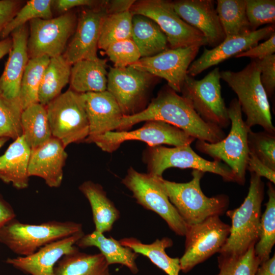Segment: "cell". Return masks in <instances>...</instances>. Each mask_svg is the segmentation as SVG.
Instances as JSON below:
<instances>
[{"label": "cell", "instance_id": "11", "mask_svg": "<svg viewBox=\"0 0 275 275\" xmlns=\"http://www.w3.org/2000/svg\"><path fill=\"white\" fill-rule=\"evenodd\" d=\"M145 158L148 173L154 176L162 177L163 172L170 168H191L218 175L227 181L236 182L235 175L227 165L221 161H211L203 158L190 145L173 148L161 145L149 147L146 151Z\"/></svg>", "mask_w": 275, "mask_h": 275}, {"label": "cell", "instance_id": "6", "mask_svg": "<svg viewBox=\"0 0 275 275\" xmlns=\"http://www.w3.org/2000/svg\"><path fill=\"white\" fill-rule=\"evenodd\" d=\"M82 225L71 221H48L33 225L15 218L0 231V242L19 256H26L41 247L82 232Z\"/></svg>", "mask_w": 275, "mask_h": 275}, {"label": "cell", "instance_id": "44", "mask_svg": "<svg viewBox=\"0 0 275 275\" xmlns=\"http://www.w3.org/2000/svg\"><path fill=\"white\" fill-rule=\"evenodd\" d=\"M275 52V32L265 42L236 55L235 58L249 57L253 60H260L274 54Z\"/></svg>", "mask_w": 275, "mask_h": 275}, {"label": "cell", "instance_id": "23", "mask_svg": "<svg viewBox=\"0 0 275 275\" xmlns=\"http://www.w3.org/2000/svg\"><path fill=\"white\" fill-rule=\"evenodd\" d=\"M65 148L59 140L52 136L41 146L31 149L28 167L29 177L42 178L50 187H59L67 158Z\"/></svg>", "mask_w": 275, "mask_h": 275}, {"label": "cell", "instance_id": "49", "mask_svg": "<svg viewBox=\"0 0 275 275\" xmlns=\"http://www.w3.org/2000/svg\"><path fill=\"white\" fill-rule=\"evenodd\" d=\"M134 2L133 0H115L106 2L107 12L112 14L130 10Z\"/></svg>", "mask_w": 275, "mask_h": 275}, {"label": "cell", "instance_id": "8", "mask_svg": "<svg viewBox=\"0 0 275 275\" xmlns=\"http://www.w3.org/2000/svg\"><path fill=\"white\" fill-rule=\"evenodd\" d=\"M159 177L140 173L131 167L122 183L132 192L139 204L159 215L177 235L185 236L188 226L170 201Z\"/></svg>", "mask_w": 275, "mask_h": 275}, {"label": "cell", "instance_id": "5", "mask_svg": "<svg viewBox=\"0 0 275 275\" xmlns=\"http://www.w3.org/2000/svg\"><path fill=\"white\" fill-rule=\"evenodd\" d=\"M228 113L231 124L228 135L214 143L197 140L196 148L212 157L214 160L223 161L233 172L236 182L243 184L250 153L248 135L251 128L247 126L242 119V111L237 99L231 100Z\"/></svg>", "mask_w": 275, "mask_h": 275}, {"label": "cell", "instance_id": "19", "mask_svg": "<svg viewBox=\"0 0 275 275\" xmlns=\"http://www.w3.org/2000/svg\"><path fill=\"white\" fill-rule=\"evenodd\" d=\"M274 32L273 24L239 36L226 37L224 40L211 49L204 48L203 52L190 65L187 74L194 77L207 69L235 56L255 46Z\"/></svg>", "mask_w": 275, "mask_h": 275}, {"label": "cell", "instance_id": "1", "mask_svg": "<svg viewBox=\"0 0 275 275\" xmlns=\"http://www.w3.org/2000/svg\"><path fill=\"white\" fill-rule=\"evenodd\" d=\"M151 120L167 123L195 139L210 143L226 137L222 128L205 122L184 98L168 86L159 92L146 108L134 115L123 116L118 131H127L136 123Z\"/></svg>", "mask_w": 275, "mask_h": 275}, {"label": "cell", "instance_id": "22", "mask_svg": "<svg viewBox=\"0 0 275 275\" xmlns=\"http://www.w3.org/2000/svg\"><path fill=\"white\" fill-rule=\"evenodd\" d=\"M81 96L89 125V134L87 139L115 130L118 131L123 115L109 92H89L81 94Z\"/></svg>", "mask_w": 275, "mask_h": 275}, {"label": "cell", "instance_id": "51", "mask_svg": "<svg viewBox=\"0 0 275 275\" xmlns=\"http://www.w3.org/2000/svg\"><path fill=\"white\" fill-rule=\"evenodd\" d=\"M12 46L11 37H8L0 40V60L10 52Z\"/></svg>", "mask_w": 275, "mask_h": 275}, {"label": "cell", "instance_id": "36", "mask_svg": "<svg viewBox=\"0 0 275 275\" xmlns=\"http://www.w3.org/2000/svg\"><path fill=\"white\" fill-rule=\"evenodd\" d=\"M133 15L130 10L107 14L100 29L98 48L105 50L112 44L131 38Z\"/></svg>", "mask_w": 275, "mask_h": 275}, {"label": "cell", "instance_id": "41", "mask_svg": "<svg viewBox=\"0 0 275 275\" xmlns=\"http://www.w3.org/2000/svg\"><path fill=\"white\" fill-rule=\"evenodd\" d=\"M104 52L116 68L130 66L141 58L139 49L131 38L112 44Z\"/></svg>", "mask_w": 275, "mask_h": 275}, {"label": "cell", "instance_id": "40", "mask_svg": "<svg viewBox=\"0 0 275 275\" xmlns=\"http://www.w3.org/2000/svg\"><path fill=\"white\" fill-rule=\"evenodd\" d=\"M246 14L251 30L263 24H274V0H246Z\"/></svg>", "mask_w": 275, "mask_h": 275}, {"label": "cell", "instance_id": "37", "mask_svg": "<svg viewBox=\"0 0 275 275\" xmlns=\"http://www.w3.org/2000/svg\"><path fill=\"white\" fill-rule=\"evenodd\" d=\"M53 1L30 0L20 8L0 34L2 39L9 37L16 29L25 25L26 22L40 18L48 19L52 18L51 7Z\"/></svg>", "mask_w": 275, "mask_h": 275}, {"label": "cell", "instance_id": "32", "mask_svg": "<svg viewBox=\"0 0 275 275\" xmlns=\"http://www.w3.org/2000/svg\"><path fill=\"white\" fill-rule=\"evenodd\" d=\"M71 66L63 54L50 58L40 84L39 103L46 106L61 94L70 81Z\"/></svg>", "mask_w": 275, "mask_h": 275}, {"label": "cell", "instance_id": "35", "mask_svg": "<svg viewBox=\"0 0 275 275\" xmlns=\"http://www.w3.org/2000/svg\"><path fill=\"white\" fill-rule=\"evenodd\" d=\"M49 60L47 56L29 59L20 86L19 100L22 111L31 105L39 103V90Z\"/></svg>", "mask_w": 275, "mask_h": 275}, {"label": "cell", "instance_id": "30", "mask_svg": "<svg viewBox=\"0 0 275 275\" xmlns=\"http://www.w3.org/2000/svg\"><path fill=\"white\" fill-rule=\"evenodd\" d=\"M119 241L122 245L147 257L168 275H179L181 271L180 258L170 257L166 252V249L173 245L171 239L168 237L157 239L150 244L143 243L134 237L124 238Z\"/></svg>", "mask_w": 275, "mask_h": 275}, {"label": "cell", "instance_id": "24", "mask_svg": "<svg viewBox=\"0 0 275 275\" xmlns=\"http://www.w3.org/2000/svg\"><path fill=\"white\" fill-rule=\"evenodd\" d=\"M31 150L22 134L14 140L0 156V180L17 189L28 187Z\"/></svg>", "mask_w": 275, "mask_h": 275}, {"label": "cell", "instance_id": "52", "mask_svg": "<svg viewBox=\"0 0 275 275\" xmlns=\"http://www.w3.org/2000/svg\"><path fill=\"white\" fill-rule=\"evenodd\" d=\"M9 140V139L6 138H0V149Z\"/></svg>", "mask_w": 275, "mask_h": 275}, {"label": "cell", "instance_id": "26", "mask_svg": "<svg viewBox=\"0 0 275 275\" xmlns=\"http://www.w3.org/2000/svg\"><path fill=\"white\" fill-rule=\"evenodd\" d=\"M75 244L82 249L96 247L108 265L119 264L127 267L133 274L139 272L135 262L138 254L130 248L122 245L119 240L112 237H106L103 233L95 230L92 233L84 234Z\"/></svg>", "mask_w": 275, "mask_h": 275}, {"label": "cell", "instance_id": "46", "mask_svg": "<svg viewBox=\"0 0 275 275\" xmlns=\"http://www.w3.org/2000/svg\"><path fill=\"white\" fill-rule=\"evenodd\" d=\"M246 170L254 173L260 177H263L274 184L275 171L268 167L255 155L250 152Z\"/></svg>", "mask_w": 275, "mask_h": 275}, {"label": "cell", "instance_id": "47", "mask_svg": "<svg viewBox=\"0 0 275 275\" xmlns=\"http://www.w3.org/2000/svg\"><path fill=\"white\" fill-rule=\"evenodd\" d=\"M96 2L91 0H57L53 5L59 12H65L79 6H93Z\"/></svg>", "mask_w": 275, "mask_h": 275}, {"label": "cell", "instance_id": "28", "mask_svg": "<svg viewBox=\"0 0 275 275\" xmlns=\"http://www.w3.org/2000/svg\"><path fill=\"white\" fill-rule=\"evenodd\" d=\"M131 39L141 58L150 57L169 49L167 37L159 26L149 18L133 15Z\"/></svg>", "mask_w": 275, "mask_h": 275}, {"label": "cell", "instance_id": "48", "mask_svg": "<svg viewBox=\"0 0 275 275\" xmlns=\"http://www.w3.org/2000/svg\"><path fill=\"white\" fill-rule=\"evenodd\" d=\"M15 217L16 214L11 206L0 195V231Z\"/></svg>", "mask_w": 275, "mask_h": 275}, {"label": "cell", "instance_id": "14", "mask_svg": "<svg viewBox=\"0 0 275 275\" xmlns=\"http://www.w3.org/2000/svg\"><path fill=\"white\" fill-rule=\"evenodd\" d=\"M77 21L76 15L71 12L55 18L30 21L27 43L29 59L62 55L75 31Z\"/></svg>", "mask_w": 275, "mask_h": 275}, {"label": "cell", "instance_id": "15", "mask_svg": "<svg viewBox=\"0 0 275 275\" xmlns=\"http://www.w3.org/2000/svg\"><path fill=\"white\" fill-rule=\"evenodd\" d=\"M154 77L131 66L111 67L107 73L106 90L116 99L123 116H131L143 110Z\"/></svg>", "mask_w": 275, "mask_h": 275}, {"label": "cell", "instance_id": "16", "mask_svg": "<svg viewBox=\"0 0 275 275\" xmlns=\"http://www.w3.org/2000/svg\"><path fill=\"white\" fill-rule=\"evenodd\" d=\"M200 46L168 49L155 56L141 58L131 67L164 79L168 86L180 93L187 70L199 52Z\"/></svg>", "mask_w": 275, "mask_h": 275}, {"label": "cell", "instance_id": "3", "mask_svg": "<svg viewBox=\"0 0 275 275\" xmlns=\"http://www.w3.org/2000/svg\"><path fill=\"white\" fill-rule=\"evenodd\" d=\"M264 184L261 177L251 173L249 192L237 208L227 211L231 219L229 235L219 253L221 256H237L245 253L258 240Z\"/></svg>", "mask_w": 275, "mask_h": 275}, {"label": "cell", "instance_id": "7", "mask_svg": "<svg viewBox=\"0 0 275 275\" xmlns=\"http://www.w3.org/2000/svg\"><path fill=\"white\" fill-rule=\"evenodd\" d=\"M46 108L52 136L65 148L87 138L89 125L81 94L70 89L49 102Z\"/></svg>", "mask_w": 275, "mask_h": 275}, {"label": "cell", "instance_id": "31", "mask_svg": "<svg viewBox=\"0 0 275 275\" xmlns=\"http://www.w3.org/2000/svg\"><path fill=\"white\" fill-rule=\"evenodd\" d=\"M20 123L22 134L31 149L41 146L52 137L46 106L40 103L22 111Z\"/></svg>", "mask_w": 275, "mask_h": 275}, {"label": "cell", "instance_id": "43", "mask_svg": "<svg viewBox=\"0 0 275 275\" xmlns=\"http://www.w3.org/2000/svg\"><path fill=\"white\" fill-rule=\"evenodd\" d=\"M259 64L260 80L268 97L271 98L275 89V55L257 60Z\"/></svg>", "mask_w": 275, "mask_h": 275}, {"label": "cell", "instance_id": "34", "mask_svg": "<svg viewBox=\"0 0 275 275\" xmlns=\"http://www.w3.org/2000/svg\"><path fill=\"white\" fill-rule=\"evenodd\" d=\"M267 185L268 200L261 216L258 240L254 245L255 253L261 264L270 258L275 243V190L270 182Z\"/></svg>", "mask_w": 275, "mask_h": 275}, {"label": "cell", "instance_id": "50", "mask_svg": "<svg viewBox=\"0 0 275 275\" xmlns=\"http://www.w3.org/2000/svg\"><path fill=\"white\" fill-rule=\"evenodd\" d=\"M255 275H275L274 255L259 265Z\"/></svg>", "mask_w": 275, "mask_h": 275}, {"label": "cell", "instance_id": "20", "mask_svg": "<svg viewBox=\"0 0 275 275\" xmlns=\"http://www.w3.org/2000/svg\"><path fill=\"white\" fill-rule=\"evenodd\" d=\"M176 13L187 23L201 32L207 45L213 48L226 37L212 0H180L171 2Z\"/></svg>", "mask_w": 275, "mask_h": 275}, {"label": "cell", "instance_id": "10", "mask_svg": "<svg viewBox=\"0 0 275 275\" xmlns=\"http://www.w3.org/2000/svg\"><path fill=\"white\" fill-rule=\"evenodd\" d=\"M130 11L132 15H143L154 21L165 34L171 49L207 45L203 34L182 20L170 1H135Z\"/></svg>", "mask_w": 275, "mask_h": 275}, {"label": "cell", "instance_id": "39", "mask_svg": "<svg viewBox=\"0 0 275 275\" xmlns=\"http://www.w3.org/2000/svg\"><path fill=\"white\" fill-rule=\"evenodd\" d=\"M250 152L268 167L275 171V134L263 131L255 132L251 129L248 135Z\"/></svg>", "mask_w": 275, "mask_h": 275}, {"label": "cell", "instance_id": "45", "mask_svg": "<svg viewBox=\"0 0 275 275\" xmlns=\"http://www.w3.org/2000/svg\"><path fill=\"white\" fill-rule=\"evenodd\" d=\"M21 1L0 0V34L20 9Z\"/></svg>", "mask_w": 275, "mask_h": 275}, {"label": "cell", "instance_id": "38", "mask_svg": "<svg viewBox=\"0 0 275 275\" xmlns=\"http://www.w3.org/2000/svg\"><path fill=\"white\" fill-rule=\"evenodd\" d=\"M219 269L217 275H255L261 262L256 256L254 245L237 256L218 257Z\"/></svg>", "mask_w": 275, "mask_h": 275}, {"label": "cell", "instance_id": "18", "mask_svg": "<svg viewBox=\"0 0 275 275\" xmlns=\"http://www.w3.org/2000/svg\"><path fill=\"white\" fill-rule=\"evenodd\" d=\"M107 14L106 2L80 14L73 37L63 54L71 65L84 59L98 58L97 49L102 22Z\"/></svg>", "mask_w": 275, "mask_h": 275}, {"label": "cell", "instance_id": "25", "mask_svg": "<svg viewBox=\"0 0 275 275\" xmlns=\"http://www.w3.org/2000/svg\"><path fill=\"white\" fill-rule=\"evenodd\" d=\"M106 60L98 57L75 62L71 66L70 89L79 94L106 91Z\"/></svg>", "mask_w": 275, "mask_h": 275}, {"label": "cell", "instance_id": "42", "mask_svg": "<svg viewBox=\"0 0 275 275\" xmlns=\"http://www.w3.org/2000/svg\"><path fill=\"white\" fill-rule=\"evenodd\" d=\"M21 113L10 106L0 97V138L14 140L22 135L20 123Z\"/></svg>", "mask_w": 275, "mask_h": 275}, {"label": "cell", "instance_id": "12", "mask_svg": "<svg viewBox=\"0 0 275 275\" xmlns=\"http://www.w3.org/2000/svg\"><path fill=\"white\" fill-rule=\"evenodd\" d=\"M230 226L218 215L210 216L197 224L188 226L185 251L180 258L181 271L187 273L216 253H219L229 235Z\"/></svg>", "mask_w": 275, "mask_h": 275}, {"label": "cell", "instance_id": "17", "mask_svg": "<svg viewBox=\"0 0 275 275\" xmlns=\"http://www.w3.org/2000/svg\"><path fill=\"white\" fill-rule=\"evenodd\" d=\"M10 35L12 46L0 77V97L22 112L19 95L21 80L29 60L27 46L29 29L25 24L14 30Z\"/></svg>", "mask_w": 275, "mask_h": 275}, {"label": "cell", "instance_id": "27", "mask_svg": "<svg viewBox=\"0 0 275 275\" xmlns=\"http://www.w3.org/2000/svg\"><path fill=\"white\" fill-rule=\"evenodd\" d=\"M79 190L88 200L92 209L95 231L103 233L109 232L120 217V212L99 184L91 181L84 182Z\"/></svg>", "mask_w": 275, "mask_h": 275}, {"label": "cell", "instance_id": "2", "mask_svg": "<svg viewBox=\"0 0 275 275\" xmlns=\"http://www.w3.org/2000/svg\"><path fill=\"white\" fill-rule=\"evenodd\" d=\"M220 75L237 95L241 111L246 117L247 126L251 128L259 125L264 131L274 133L268 97L261 82L257 60H253L239 71H220Z\"/></svg>", "mask_w": 275, "mask_h": 275}, {"label": "cell", "instance_id": "21", "mask_svg": "<svg viewBox=\"0 0 275 275\" xmlns=\"http://www.w3.org/2000/svg\"><path fill=\"white\" fill-rule=\"evenodd\" d=\"M83 231L47 244L26 256L8 258L6 262L29 275H56L54 267L65 255L77 247L76 242L84 235Z\"/></svg>", "mask_w": 275, "mask_h": 275}, {"label": "cell", "instance_id": "33", "mask_svg": "<svg viewBox=\"0 0 275 275\" xmlns=\"http://www.w3.org/2000/svg\"><path fill=\"white\" fill-rule=\"evenodd\" d=\"M216 10L226 37L252 32L246 14V0H217Z\"/></svg>", "mask_w": 275, "mask_h": 275}, {"label": "cell", "instance_id": "9", "mask_svg": "<svg viewBox=\"0 0 275 275\" xmlns=\"http://www.w3.org/2000/svg\"><path fill=\"white\" fill-rule=\"evenodd\" d=\"M221 79L217 67L200 80L187 75L181 92L205 122L223 128L231 122L222 96Z\"/></svg>", "mask_w": 275, "mask_h": 275}, {"label": "cell", "instance_id": "29", "mask_svg": "<svg viewBox=\"0 0 275 275\" xmlns=\"http://www.w3.org/2000/svg\"><path fill=\"white\" fill-rule=\"evenodd\" d=\"M54 271L56 275H111L109 265L100 253L88 254L78 248L64 255Z\"/></svg>", "mask_w": 275, "mask_h": 275}, {"label": "cell", "instance_id": "4", "mask_svg": "<svg viewBox=\"0 0 275 275\" xmlns=\"http://www.w3.org/2000/svg\"><path fill=\"white\" fill-rule=\"evenodd\" d=\"M204 173L193 170L192 179L177 183L159 177L160 182L171 203L187 226L200 223L207 218L222 214L229 205L228 197L219 195L208 197L203 193L200 181Z\"/></svg>", "mask_w": 275, "mask_h": 275}, {"label": "cell", "instance_id": "13", "mask_svg": "<svg viewBox=\"0 0 275 275\" xmlns=\"http://www.w3.org/2000/svg\"><path fill=\"white\" fill-rule=\"evenodd\" d=\"M146 122L142 127L134 130L109 131L87 139L84 142L95 143L102 150L111 153L127 141L144 142L149 147L162 144L178 147L190 145L196 140L180 129L167 123L156 120Z\"/></svg>", "mask_w": 275, "mask_h": 275}]
</instances>
